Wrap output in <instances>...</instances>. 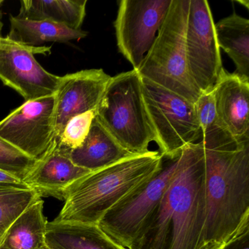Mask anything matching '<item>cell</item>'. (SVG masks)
I'll return each instance as SVG.
<instances>
[{
    "mask_svg": "<svg viewBox=\"0 0 249 249\" xmlns=\"http://www.w3.org/2000/svg\"><path fill=\"white\" fill-rule=\"evenodd\" d=\"M205 224L202 249L249 232V140L237 141L219 123L202 134Z\"/></svg>",
    "mask_w": 249,
    "mask_h": 249,
    "instance_id": "cell-1",
    "label": "cell"
},
{
    "mask_svg": "<svg viewBox=\"0 0 249 249\" xmlns=\"http://www.w3.org/2000/svg\"><path fill=\"white\" fill-rule=\"evenodd\" d=\"M205 224V154L199 141L182 150L158 208L129 249H202Z\"/></svg>",
    "mask_w": 249,
    "mask_h": 249,
    "instance_id": "cell-2",
    "label": "cell"
},
{
    "mask_svg": "<svg viewBox=\"0 0 249 249\" xmlns=\"http://www.w3.org/2000/svg\"><path fill=\"white\" fill-rule=\"evenodd\" d=\"M162 160L158 151H148L90 172L65 191V203L53 222L97 225L110 208L160 170Z\"/></svg>",
    "mask_w": 249,
    "mask_h": 249,
    "instance_id": "cell-3",
    "label": "cell"
},
{
    "mask_svg": "<svg viewBox=\"0 0 249 249\" xmlns=\"http://www.w3.org/2000/svg\"><path fill=\"white\" fill-rule=\"evenodd\" d=\"M190 0H172L157 37L138 71L148 80L195 104L201 91L189 73L186 31Z\"/></svg>",
    "mask_w": 249,
    "mask_h": 249,
    "instance_id": "cell-4",
    "label": "cell"
},
{
    "mask_svg": "<svg viewBox=\"0 0 249 249\" xmlns=\"http://www.w3.org/2000/svg\"><path fill=\"white\" fill-rule=\"evenodd\" d=\"M96 118L130 154L148 152L150 143L155 142L142 95V79L135 70L110 78Z\"/></svg>",
    "mask_w": 249,
    "mask_h": 249,
    "instance_id": "cell-5",
    "label": "cell"
},
{
    "mask_svg": "<svg viewBox=\"0 0 249 249\" xmlns=\"http://www.w3.org/2000/svg\"><path fill=\"white\" fill-rule=\"evenodd\" d=\"M179 157L163 156L160 170L110 208L97 224L99 228L129 249L158 208L176 173Z\"/></svg>",
    "mask_w": 249,
    "mask_h": 249,
    "instance_id": "cell-6",
    "label": "cell"
},
{
    "mask_svg": "<svg viewBox=\"0 0 249 249\" xmlns=\"http://www.w3.org/2000/svg\"><path fill=\"white\" fill-rule=\"evenodd\" d=\"M141 79L145 108L160 154L178 157L185 147L201 141L195 104L148 80Z\"/></svg>",
    "mask_w": 249,
    "mask_h": 249,
    "instance_id": "cell-7",
    "label": "cell"
},
{
    "mask_svg": "<svg viewBox=\"0 0 249 249\" xmlns=\"http://www.w3.org/2000/svg\"><path fill=\"white\" fill-rule=\"evenodd\" d=\"M172 0H122L114 22L119 52L138 71L170 9Z\"/></svg>",
    "mask_w": 249,
    "mask_h": 249,
    "instance_id": "cell-8",
    "label": "cell"
},
{
    "mask_svg": "<svg viewBox=\"0 0 249 249\" xmlns=\"http://www.w3.org/2000/svg\"><path fill=\"white\" fill-rule=\"evenodd\" d=\"M189 73L201 93L213 89L224 71L215 23L206 0H190L186 31Z\"/></svg>",
    "mask_w": 249,
    "mask_h": 249,
    "instance_id": "cell-9",
    "label": "cell"
},
{
    "mask_svg": "<svg viewBox=\"0 0 249 249\" xmlns=\"http://www.w3.org/2000/svg\"><path fill=\"white\" fill-rule=\"evenodd\" d=\"M51 48L34 47L0 37V81L18 93L25 102L53 95L62 76L48 72L35 57L47 55Z\"/></svg>",
    "mask_w": 249,
    "mask_h": 249,
    "instance_id": "cell-10",
    "label": "cell"
},
{
    "mask_svg": "<svg viewBox=\"0 0 249 249\" xmlns=\"http://www.w3.org/2000/svg\"><path fill=\"white\" fill-rule=\"evenodd\" d=\"M55 94L24 104L0 122V138L36 160L54 141Z\"/></svg>",
    "mask_w": 249,
    "mask_h": 249,
    "instance_id": "cell-11",
    "label": "cell"
},
{
    "mask_svg": "<svg viewBox=\"0 0 249 249\" xmlns=\"http://www.w3.org/2000/svg\"><path fill=\"white\" fill-rule=\"evenodd\" d=\"M110 78L103 69L84 70L62 76L55 93L53 142L59 139L70 119L97 110Z\"/></svg>",
    "mask_w": 249,
    "mask_h": 249,
    "instance_id": "cell-12",
    "label": "cell"
},
{
    "mask_svg": "<svg viewBox=\"0 0 249 249\" xmlns=\"http://www.w3.org/2000/svg\"><path fill=\"white\" fill-rule=\"evenodd\" d=\"M213 93L219 124L237 141L249 140V80L224 70Z\"/></svg>",
    "mask_w": 249,
    "mask_h": 249,
    "instance_id": "cell-13",
    "label": "cell"
},
{
    "mask_svg": "<svg viewBox=\"0 0 249 249\" xmlns=\"http://www.w3.org/2000/svg\"><path fill=\"white\" fill-rule=\"evenodd\" d=\"M68 151L52 144L47 154L37 161L23 183L40 196H53L63 200L65 191L90 171L75 165Z\"/></svg>",
    "mask_w": 249,
    "mask_h": 249,
    "instance_id": "cell-14",
    "label": "cell"
},
{
    "mask_svg": "<svg viewBox=\"0 0 249 249\" xmlns=\"http://www.w3.org/2000/svg\"><path fill=\"white\" fill-rule=\"evenodd\" d=\"M133 154L121 146L96 117L82 145L69 153L70 158L75 165L90 172L107 167Z\"/></svg>",
    "mask_w": 249,
    "mask_h": 249,
    "instance_id": "cell-15",
    "label": "cell"
},
{
    "mask_svg": "<svg viewBox=\"0 0 249 249\" xmlns=\"http://www.w3.org/2000/svg\"><path fill=\"white\" fill-rule=\"evenodd\" d=\"M46 244L50 249H127L115 243L97 225L48 222Z\"/></svg>",
    "mask_w": 249,
    "mask_h": 249,
    "instance_id": "cell-16",
    "label": "cell"
},
{
    "mask_svg": "<svg viewBox=\"0 0 249 249\" xmlns=\"http://www.w3.org/2000/svg\"><path fill=\"white\" fill-rule=\"evenodd\" d=\"M39 198L24 210L8 227L0 249H43L46 244L48 221Z\"/></svg>",
    "mask_w": 249,
    "mask_h": 249,
    "instance_id": "cell-17",
    "label": "cell"
},
{
    "mask_svg": "<svg viewBox=\"0 0 249 249\" xmlns=\"http://www.w3.org/2000/svg\"><path fill=\"white\" fill-rule=\"evenodd\" d=\"M87 4V0H22L17 17L51 21L80 30L85 18Z\"/></svg>",
    "mask_w": 249,
    "mask_h": 249,
    "instance_id": "cell-18",
    "label": "cell"
},
{
    "mask_svg": "<svg viewBox=\"0 0 249 249\" xmlns=\"http://www.w3.org/2000/svg\"><path fill=\"white\" fill-rule=\"evenodd\" d=\"M215 36L235 65L234 73L249 80V20L233 13L215 24Z\"/></svg>",
    "mask_w": 249,
    "mask_h": 249,
    "instance_id": "cell-19",
    "label": "cell"
},
{
    "mask_svg": "<svg viewBox=\"0 0 249 249\" xmlns=\"http://www.w3.org/2000/svg\"><path fill=\"white\" fill-rule=\"evenodd\" d=\"M8 39L26 46L37 47L46 43H67L87 37L84 30H73L48 21H34L18 17L10 18Z\"/></svg>",
    "mask_w": 249,
    "mask_h": 249,
    "instance_id": "cell-20",
    "label": "cell"
},
{
    "mask_svg": "<svg viewBox=\"0 0 249 249\" xmlns=\"http://www.w3.org/2000/svg\"><path fill=\"white\" fill-rule=\"evenodd\" d=\"M41 196L25 183L0 184V226L13 221Z\"/></svg>",
    "mask_w": 249,
    "mask_h": 249,
    "instance_id": "cell-21",
    "label": "cell"
},
{
    "mask_svg": "<svg viewBox=\"0 0 249 249\" xmlns=\"http://www.w3.org/2000/svg\"><path fill=\"white\" fill-rule=\"evenodd\" d=\"M37 161L0 138V170L24 182Z\"/></svg>",
    "mask_w": 249,
    "mask_h": 249,
    "instance_id": "cell-22",
    "label": "cell"
},
{
    "mask_svg": "<svg viewBox=\"0 0 249 249\" xmlns=\"http://www.w3.org/2000/svg\"><path fill=\"white\" fill-rule=\"evenodd\" d=\"M96 115L97 110H92L74 116L68 121L57 141L53 142L68 152L81 146L89 132Z\"/></svg>",
    "mask_w": 249,
    "mask_h": 249,
    "instance_id": "cell-23",
    "label": "cell"
},
{
    "mask_svg": "<svg viewBox=\"0 0 249 249\" xmlns=\"http://www.w3.org/2000/svg\"><path fill=\"white\" fill-rule=\"evenodd\" d=\"M195 109L202 134L218 123L213 90L201 94L195 102Z\"/></svg>",
    "mask_w": 249,
    "mask_h": 249,
    "instance_id": "cell-24",
    "label": "cell"
},
{
    "mask_svg": "<svg viewBox=\"0 0 249 249\" xmlns=\"http://www.w3.org/2000/svg\"><path fill=\"white\" fill-rule=\"evenodd\" d=\"M224 249H249V232L231 240L226 245Z\"/></svg>",
    "mask_w": 249,
    "mask_h": 249,
    "instance_id": "cell-25",
    "label": "cell"
},
{
    "mask_svg": "<svg viewBox=\"0 0 249 249\" xmlns=\"http://www.w3.org/2000/svg\"><path fill=\"white\" fill-rule=\"evenodd\" d=\"M22 183L9 173L0 170V184H19Z\"/></svg>",
    "mask_w": 249,
    "mask_h": 249,
    "instance_id": "cell-26",
    "label": "cell"
},
{
    "mask_svg": "<svg viewBox=\"0 0 249 249\" xmlns=\"http://www.w3.org/2000/svg\"><path fill=\"white\" fill-rule=\"evenodd\" d=\"M8 227V226H0V243L2 242L4 237H5L7 230H8V227Z\"/></svg>",
    "mask_w": 249,
    "mask_h": 249,
    "instance_id": "cell-27",
    "label": "cell"
},
{
    "mask_svg": "<svg viewBox=\"0 0 249 249\" xmlns=\"http://www.w3.org/2000/svg\"><path fill=\"white\" fill-rule=\"evenodd\" d=\"M3 1L2 0H0V5H2ZM1 18H2V15H1V13H0V37H1V33H2V27H3V24H2V21H1Z\"/></svg>",
    "mask_w": 249,
    "mask_h": 249,
    "instance_id": "cell-28",
    "label": "cell"
},
{
    "mask_svg": "<svg viewBox=\"0 0 249 249\" xmlns=\"http://www.w3.org/2000/svg\"><path fill=\"white\" fill-rule=\"evenodd\" d=\"M224 247H225V246H218V247H216V248H213V249H224Z\"/></svg>",
    "mask_w": 249,
    "mask_h": 249,
    "instance_id": "cell-29",
    "label": "cell"
},
{
    "mask_svg": "<svg viewBox=\"0 0 249 249\" xmlns=\"http://www.w3.org/2000/svg\"><path fill=\"white\" fill-rule=\"evenodd\" d=\"M43 249H49V247H47V246H45L44 248H43Z\"/></svg>",
    "mask_w": 249,
    "mask_h": 249,
    "instance_id": "cell-30",
    "label": "cell"
}]
</instances>
